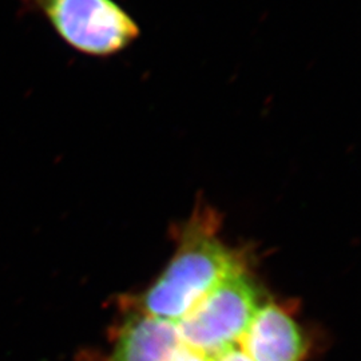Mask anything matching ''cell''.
Segmentation results:
<instances>
[{"mask_svg":"<svg viewBox=\"0 0 361 361\" xmlns=\"http://www.w3.org/2000/svg\"><path fill=\"white\" fill-rule=\"evenodd\" d=\"M219 216L198 205L182 226L178 246L168 267L142 295L128 302L130 310L178 322L237 271L245 261L219 237Z\"/></svg>","mask_w":361,"mask_h":361,"instance_id":"cell-1","label":"cell"},{"mask_svg":"<svg viewBox=\"0 0 361 361\" xmlns=\"http://www.w3.org/2000/svg\"><path fill=\"white\" fill-rule=\"evenodd\" d=\"M39 13L73 50L111 58L141 37V27L116 0H20Z\"/></svg>","mask_w":361,"mask_h":361,"instance_id":"cell-2","label":"cell"},{"mask_svg":"<svg viewBox=\"0 0 361 361\" xmlns=\"http://www.w3.org/2000/svg\"><path fill=\"white\" fill-rule=\"evenodd\" d=\"M261 304L249 271H237L176 322L186 348L213 359L240 343Z\"/></svg>","mask_w":361,"mask_h":361,"instance_id":"cell-3","label":"cell"},{"mask_svg":"<svg viewBox=\"0 0 361 361\" xmlns=\"http://www.w3.org/2000/svg\"><path fill=\"white\" fill-rule=\"evenodd\" d=\"M185 349L176 322L130 310L116 329L110 361H177Z\"/></svg>","mask_w":361,"mask_h":361,"instance_id":"cell-4","label":"cell"},{"mask_svg":"<svg viewBox=\"0 0 361 361\" xmlns=\"http://www.w3.org/2000/svg\"><path fill=\"white\" fill-rule=\"evenodd\" d=\"M240 344L252 361H304L308 349L296 322L274 302L259 304Z\"/></svg>","mask_w":361,"mask_h":361,"instance_id":"cell-5","label":"cell"},{"mask_svg":"<svg viewBox=\"0 0 361 361\" xmlns=\"http://www.w3.org/2000/svg\"><path fill=\"white\" fill-rule=\"evenodd\" d=\"M210 361H252L247 356H246L245 353L241 350L240 348H235V347H233V348L228 349V350H225V352H222V353H219L217 356H214L213 359H210Z\"/></svg>","mask_w":361,"mask_h":361,"instance_id":"cell-6","label":"cell"},{"mask_svg":"<svg viewBox=\"0 0 361 361\" xmlns=\"http://www.w3.org/2000/svg\"><path fill=\"white\" fill-rule=\"evenodd\" d=\"M177 361H210V359L194 352L192 349L186 348L180 353V356Z\"/></svg>","mask_w":361,"mask_h":361,"instance_id":"cell-7","label":"cell"}]
</instances>
